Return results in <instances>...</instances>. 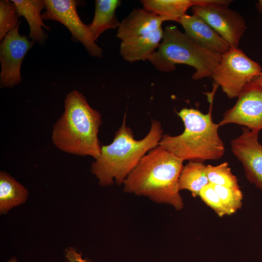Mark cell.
<instances>
[{
  "label": "cell",
  "mask_w": 262,
  "mask_h": 262,
  "mask_svg": "<svg viewBox=\"0 0 262 262\" xmlns=\"http://www.w3.org/2000/svg\"><path fill=\"white\" fill-rule=\"evenodd\" d=\"M206 174L210 183L228 187H239L238 179L232 173L227 162L217 165H206Z\"/></svg>",
  "instance_id": "20"
},
{
  "label": "cell",
  "mask_w": 262,
  "mask_h": 262,
  "mask_svg": "<svg viewBox=\"0 0 262 262\" xmlns=\"http://www.w3.org/2000/svg\"><path fill=\"white\" fill-rule=\"evenodd\" d=\"M212 184L230 215L241 208L243 196L240 187L231 188Z\"/></svg>",
  "instance_id": "22"
},
{
  "label": "cell",
  "mask_w": 262,
  "mask_h": 262,
  "mask_svg": "<svg viewBox=\"0 0 262 262\" xmlns=\"http://www.w3.org/2000/svg\"><path fill=\"white\" fill-rule=\"evenodd\" d=\"M163 35L161 27L145 35L121 40L120 55L124 60L131 63L147 60L158 48Z\"/></svg>",
  "instance_id": "14"
},
{
  "label": "cell",
  "mask_w": 262,
  "mask_h": 262,
  "mask_svg": "<svg viewBox=\"0 0 262 262\" xmlns=\"http://www.w3.org/2000/svg\"><path fill=\"white\" fill-rule=\"evenodd\" d=\"M258 10L262 13V0H260L256 4Z\"/></svg>",
  "instance_id": "26"
},
{
  "label": "cell",
  "mask_w": 262,
  "mask_h": 262,
  "mask_svg": "<svg viewBox=\"0 0 262 262\" xmlns=\"http://www.w3.org/2000/svg\"><path fill=\"white\" fill-rule=\"evenodd\" d=\"M19 16L24 17L28 23L30 32L29 37L32 41L43 43L47 35L43 30H50L43 22L41 11L45 9V0H12Z\"/></svg>",
  "instance_id": "15"
},
{
  "label": "cell",
  "mask_w": 262,
  "mask_h": 262,
  "mask_svg": "<svg viewBox=\"0 0 262 262\" xmlns=\"http://www.w3.org/2000/svg\"><path fill=\"white\" fill-rule=\"evenodd\" d=\"M20 16L11 0L0 1V41L1 42L8 33L19 26Z\"/></svg>",
  "instance_id": "21"
},
{
  "label": "cell",
  "mask_w": 262,
  "mask_h": 262,
  "mask_svg": "<svg viewBox=\"0 0 262 262\" xmlns=\"http://www.w3.org/2000/svg\"><path fill=\"white\" fill-rule=\"evenodd\" d=\"M45 11L41 14L45 20H54L64 25L70 31L72 39L80 42L92 57L101 58L103 50L95 43L89 31L79 17L77 7L82 2L75 0H45Z\"/></svg>",
  "instance_id": "8"
},
{
  "label": "cell",
  "mask_w": 262,
  "mask_h": 262,
  "mask_svg": "<svg viewBox=\"0 0 262 262\" xmlns=\"http://www.w3.org/2000/svg\"><path fill=\"white\" fill-rule=\"evenodd\" d=\"M232 0H212L207 5L192 7L197 16L224 39L231 47L238 48L246 26L244 17L237 11L229 8Z\"/></svg>",
  "instance_id": "7"
},
{
  "label": "cell",
  "mask_w": 262,
  "mask_h": 262,
  "mask_svg": "<svg viewBox=\"0 0 262 262\" xmlns=\"http://www.w3.org/2000/svg\"><path fill=\"white\" fill-rule=\"evenodd\" d=\"M27 189L5 171L0 172V213L6 214L13 208L25 203Z\"/></svg>",
  "instance_id": "18"
},
{
  "label": "cell",
  "mask_w": 262,
  "mask_h": 262,
  "mask_svg": "<svg viewBox=\"0 0 262 262\" xmlns=\"http://www.w3.org/2000/svg\"><path fill=\"white\" fill-rule=\"evenodd\" d=\"M222 55L199 46L176 26H168L157 50L147 59L155 68L164 72L174 71L176 65L184 64L195 68L192 79L211 77L219 64Z\"/></svg>",
  "instance_id": "5"
},
{
  "label": "cell",
  "mask_w": 262,
  "mask_h": 262,
  "mask_svg": "<svg viewBox=\"0 0 262 262\" xmlns=\"http://www.w3.org/2000/svg\"><path fill=\"white\" fill-rule=\"evenodd\" d=\"M101 116L92 108L81 92H69L64 101V111L53 125L51 140L60 150L95 159L101 153L98 133Z\"/></svg>",
  "instance_id": "3"
},
{
  "label": "cell",
  "mask_w": 262,
  "mask_h": 262,
  "mask_svg": "<svg viewBox=\"0 0 262 262\" xmlns=\"http://www.w3.org/2000/svg\"><path fill=\"white\" fill-rule=\"evenodd\" d=\"M185 33L195 43L213 52L222 55L231 47L205 21L196 15L186 14L180 20Z\"/></svg>",
  "instance_id": "12"
},
{
  "label": "cell",
  "mask_w": 262,
  "mask_h": 262,
  "mask_svg": "<svg viewBox=\"0 0 262 262\" xmlns=\"http://www.w3.org/2000/svg\"><path fill=\"white\" fill-rule=\"evenodd\" d=\"M143 9L160 17L164 21L179 23L187 10L202 5L203 0H142Z\"/></svg>",
  "instance_id": "16"
},
{
  "label": "cell",
  "mask_w": 262,
  "mask_h": 262,
  "mask_svg": "<svg viewBox=\"0 0 262 262\" xmlns=\"http://www.w3.org/2000/svg\"><path fill=\"white\" fill-rule=\"evenodd\" d=\"M6 262H18L16 257H12L10 259L7 261Z\"/></svg>",
  "instance_id": "27"
},
{
  "label": "cell",
  "mask_w": 262,
  "mask_h": 262,
  "mask_svg": "<svg viewBox=\"0 0 262 262\" xmlns=\"http://www.w3.org/2000/svg\"><path fill=\"white\" fill-rule=\"evenodd\" d=\"M251 83L258 86H262V72L260 75L255 77Z\"/></svg>",
  "instance_id": "25"
},
{
  "label": "cell",
  "mask_w": 262,
  "mask_h": 262,
  "mask_svg": "<svg viewBox=\"0 0 262 262\" xmlns=\"http://www.w3.org/2000/svg\"><path fill=\"white\" fill-rule=\"evenodd\" d=\"M199 196L219 216L230 215L212 184L209 183L200 191Z\"/></svg>",
  "instance_id": "23"
},
{
  "label": "cell",
  "mask_w": 262,
  "mask_h": 262,
  "mask_svg": "<svg viewBox=\"0 0 262 262\" xmlns=\"http://www.w3.org/2000/svg\"><path fill=\"white\" fill-rule=\"evenodd\" d=\"M65 257L68 262H89L87 259L83 258L82 254L73 247L66 249Z\"/></svg>",
  "instance_id": "24"
},
{
  "label": "cell",
  "mask_w": 262,
  "mask_h": 262,
  "mask_svg": "<svg viewBox=\"0 0 262 262\" xmlns=\"http://www.w3.org/2000/svg\"><path fill=\"white\" fill-rule=\"evenodd\" d=\"M161 123L151 121L150 130L141 140H136L131 130L126 124V115L113 142L101 146L100 156L92 163L91 171L101 186L114 182L120 185L149 151L159 145L163 136Z\"/></svg>",
  "instance_id": "4"
},
{
  "label": "cell",
  "mask_w": 262,
  "mask_h": 262,
  "mask_svg": "<svg viewBox=\"0 0 262 262\" xmlns=\"http://www.w3.org/2000/svg\"><path fill=\"white\" fill-rule=\"evenodd\" d=\"M218 87L214 83L212 92L207 94L210 103L208 113L192 108H182L177 114L184 126L183 132L176 136L164 134L159 145L183 161L203 163L221 158L225 152V145L218 133L220 126L213 122L212 115Z\"/></svg>",
  "instance_id": "2"
},
{
  "label": "cell",
  "mask_w": 262,
  "mask_h": 262,
  "mask_svg": "<svg viewBox=\"0 0 262 262\" xmlns=\"http://www.w3.org/2000/svg\"><path fill=\"white\" fill-rule=\"evenodd\" d=\"M118 0H96L93 19L87 25L89 32L96 41L106 30L118 28L120 23L115 14L120 5Z\"/></svg>",
  "instance_id": "17"
},
{
  "label": "cell",
  "mask_w": 262,
  "mask_h": 262,
  "mask_svg": "<svg viewBox=\"0 0 262 262\" xmlns=\"http://www.w3.org/2000/svg\"><path fill=\"white\" fill-rule=\"evenodd\" d=\"M163 19L156 15L135 8L120 23L116 36L121 40L141 36L162 27Z\"/></svg>",
  "instance_id": "13"
},
{
  "label": "cell",
  "mask_w": 262,
  "mask_h": 262,
  "mask_svg": "<svg viewBox=\"0 0 262 262\" xmlns=\"http://www.w3.org/2000/svg\"><path fill=\"white\" fill-rule=\"evenodd\" d=\"M209 183L206 165L203 163L189 161L183 166L179 179V189L189 191L194 197L199 196L201 189Z\"/></svg>",
  "instance_id": "19"
},
{
  "label": "cell",
  "mask_w": 262,
  "mask_h": 262,
  "mask_svg": "<svg viewBox=\"0 0 262 262\" xmlns=\"http://www.w3.org/2000/svg\"><path fill=\"white\" fill-rule=\"evenodd\" d=\"M262 72V67L238 48L231 47L222 55L211 78L230 99L240 95L245 86Z\"/></svg>",
  "instance_id": "6"
},
{
  "label": "cell",
  "mask_w": 262,
  "mask_h": 262,
  "mask_svg": "<svg viewBox=\"0 0 262 262\" xmlns=\"http://www.w3.org/2000/svg\"><path fill=\"white\" fill-rule=\"evenodd\" d=\"M183 162L158 145L144 156L126 177L122 184L124 191L180 210L184 204L179 179Z\"/></svg>",
  "instance_id": "1"
},
{
  "label": "cell",
  "mask_w": 262,
  "mask_h": 262,
  "mask_svg": "<svg viewBox=\"0 0 262 262\" xmlns=\"http://www.w3.org/2000/svg\"><path fill=\"white\" fill-rule=\"evenodd\" d=\"M246 127L230 142L233 154L241 163L248 181L262 192V145L258 134Z\"/></svg>",
  "instance_id": "11"
},
{
  "label": "cell",
  "mask_w": 262,
  "mask_h": 262,
  "mask_svg": "<svg viewBox=\"0 0 262 262\" xmlns=\"http://www.w3.org/2000/svg\"><path fill=\"white\" fill-rule=\"evenodd\" d=\"M19 26L5 36L0 45V86L12 88L22 81L20 69L23 60L36 42L30 41L18 31Z\"/></svg>",
  "instance_id": "9"
},
{
  "label": "cell",
  "mask_w": 262,
  "mask_h": 262,
  "mask_svg": "<svg viewBox=\"0 0 262 262\" xmlns=\"http://www.w3.org/2000/svg\"><path fill=\"white\" fill-rule=\"evenodd\" d=\"M237 98L234 105L223 114L220 127L236 124L259 132L262 130V86L250 83Z\"/></svg>",
  "instance_id": "10"
}]
</instances>
